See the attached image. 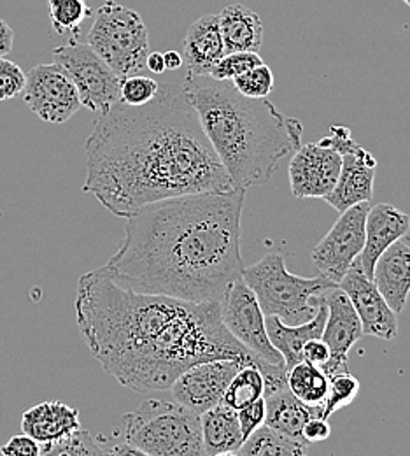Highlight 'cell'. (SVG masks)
I'll return each mask as SVG.
<instances>
[{
    "mask_svg": "<svg viewBox=\"0 0 410 456\" xmlns=\"http://www.w3.org/2000/svg\"><path fill=\"white\" fill-rule=\"evenodd\" d=\"M27 74L21 67L7 58H0V102L11 101L23 92Z\"/></svg>",
    "mask_w": 410,
    "mask_h": 456,
    "instance_id": "cell-34",
    "label": "cell"
},
{
    "mask_svg": "<svg viewBox=\"0 0 410 456\" xmlns=\"http://www.w3.org/2000/svg\"><path fill=\"white\" fill-rule=\"evenodd\" d=\"M220 30L227 53H258L263 45L261 18L242 4H232L220 14Z\"/></svg>",
    "mask_w": 410,
    "mask_h": 456,
    "instance_id": "cell-22",
    "label": "cell"
},
{
    "mask_svg": "<svg viewBox=\"0 0 410 456\" xmlns=\"http://www.w3.org/2000/svg\"><path fill=\"white\" fill-rule=\"evenodd\" d=\"M213 456H238V453H234V452H227V453H218V455Z\"/></svg>",
    "mask_w": 410,
    "mask_h": 456,
    "instance_id": "cell-44",
    "label": "cell"
},
{
    "mask_svg": "<svg viewBox=\"0 0 410 456\" xmlns=\"http://www.w3.org/2000/svg\"><path fill=\"white\" fill-rule=\"evenodd\" d=\"M160 83L153 77L137 74L121 79V90H119V102L126 106H144L155 99L158 94Z\"/></svg>",
    "mask_w": 410,
    "mask_h": 456,
    "instance_id": "cell-32",
    "label": "cell"
},
{
    "mask_svg": "<svg viewBox=\"0 0 410 456\" xmlns=\"http://www.w3.org/2000/svg\"><path fill=\"white\" fill-rule=\"evenodd\" d=\"M220 311L221 322L235 341L240 342L260 360L285 367V358L269 339L265 325L267 316L263 314L256 295L242 278L229 286L220 300Z\"/></svg>",
    "mask_w": 410,
    "mask_h": 456,
    "instance_id": "cell-9",
    "label": "cell"
},
{
    "mask_svg": "<svg viewBox=\"0 0 410 456\" xmlns=\"http://www.w3.org/2000/svg\"><path fill=\"white\" fill-rule=\"evenodd\" d=\"M328 316L321 339L330 347L334 360H348V353L363 338V327L350 297L339 285L323 293Z\"/></svg>",
    "mask_w": 410,
    "mask_h": 456,
    "instance_id": "cell-17",
    "label": "cell"
},
{
    "mask_svg": "<svg viewBox=\"0 0 410 456\" xmlns=\"http://www.w3.org/2000/svg\"><path fill=\"white\" fill-rule=\"evenodd\" d=\"M319 144L326 146V148H332L341 155H346L348 151H351L358 146L356 141L352 139L351 130L344 125H332L330 126V135L323 137L319 141Z\"/></svg>",
    "mask_w": 410,
    "mask_h": 456,
    "instance_id": "cell-36",
    "label": "cell"
},
{
    "mask_svg": "<svg viewBox=\"0 0 410 456\" xmlns=\"http://www.w3.org/2000/svg\"><path fill=\"white\" fill-rule=\"evenodd\" d=\"M325 372L328 376V395L323 403V419H328L334 412L354 402L359 394V381L350 372L348 363H341Z\"/></svg>",
    "mask_w": 410,
    "mask_h": 456,
    "instance_id": "cell-28",
    "label": "cell"
},
{
    "mask_svg": "<svg viewBox=\"0 0 410 456\" xmlns=\"http://www.w3.org/2000/svg\"><path fill=\"white\" fill-rule=\"evenodd\" d=\"M235 190L263 186L301 146L303 126L267 99H247L232 81L186 74L181 85Z\"/></svg>",
    "mask_w": 410,
    "mask_h": 456,
    "instance_id": "cell-4",
    "label": "cell"
},
{
    "mask_svg": "<svg viewBox=\"0 0 410 456\" xmlns=\"http://www.w3.org/2000/svg\"><path fill=\"white\" fill-rule=\"evenodd\" d=\"M286 385L296 399L323 411V403L328 395V376L321 367L301 360L288 370Z\"/></svg>",
    "mask_w": 410,
    "mask_h": 456,
    "instance_id": "cell-25",
    "label": "cell"
},
{
    "mask_svg": "<svg viewBox=\"0 0 410 456\" xmlns=\"http://www.w3.org/2000/svg\"><path fill=\"white\" fill-rule=\"evenodd\" d=\"M326 316H328V309H326L325 297L321 295L318 313L307 323L286 325L276 316H267L265 318L269 339L274 344V347L281 353V356L285 358L286 370H290L292 367L303 360L301 351H303V346L307 342L312 341V339H321L323 330H325V323H326Z\"/></svg>",
    "mask_w": 410,
    "mask_h": 456,
    "instance_id": "cell-21",
    "label": "cell"
},
{
    "mask_svg": "<svg viewBox=\"0 0 410 456\" xmlns=\"http://www.w3.org/2000/svg\"><path fill=\"white\" fill-rule=\"evenodd\" d=\"M50 21L60 36L77 37L81 25L92 16L86 0H50Z\"/></svg>",
    "mask_w": 410,
    "mask_h": 456,
    "instance_id": "cell-29",
    "label": "cell"
},
{
    "mask_svg": "<svg viewBox=\"0 0 410 456\" xmlns=\"http://www.w3.org/2000/svg\"><path fill=\"white\" fill-rule=\"evenodd\" d=\"M410 230V216L391 204L370 208L365 220V246L359 264L366 278L372 280L379 256L397 240H402Z\"/></svg>",
    "mask_w": 410,
    "mask_h": 456,
    "instance_id": "cell-16",
    "label": "cell"
},
{
    "mask_svg": "<svg viewBox=\"0 0 410 456\" xmlns=\"http://www.w3.org/2000/svg\"><path fill=\"white\" fill-rule=\"evenodd\" d=\"M12 41H14L12 28L0 18V58L9 55V52L12 50Z\"/></svg>",
    "mask_w": 410,
    "mask_h": 456,
    "instance_id": "cell-40",
    "label": "cell"
},
{
    "mask_svg": "<svg viewBox=\"0 0 410 456\" xmlns=\"http://www.w3.org/2000/svg\"><path fill=\"white\" fill-rule=\"evenodd\" d=\"M164 58H165L167 70H177L179 67H182V55L177 52H167L164 53Z\"/></svg>",
    "mask_w": 410,
    "mask_h": 456,
    "instance_id": "cell-43",
    "label": "cell"
},
{
    "mask_svg": "<svg viewBox=\"0 0 410 456\" xmlns=\"http://www.w3.org/2000/svg\"><path fill=\"white\" fill-rule=\"evenodd\" d=\"M332 436V428L328 425V419L323 418H312L305 423L303 432H301V439L307 444H314V443H323Z\"/></svg>",
    "mask_w": 410,
    "mask_h": 456,
    "instance_id": "cell-39",
    "label": "cell"
},
{
    "mask_svg": "<svg viewBox=\"0 0 410 456\" xmlns=\"http://www.w3.org/2000/svg\"><path fill=\"white\" fill-rule=\"evenodd\" d=\"M2 456H41V444L27 434L12 436L2 448Z\"/></svg>",
    "mask_w": 410,
    "mask_h": 456,
    "instance_id": "cell-37",
    "label": "cell"
},
{
    "mask_svg": "<svg viewBox=\"0 0 410 456\" xmlns=\"http://www.w3.org/2000/svg\"><path fill=\"white\" fill-rule=\"evenodd\" d=\"M404 2H406V4H407V5L410 7V0H404Z\"/></svg>",
    "mask_w": 410,
    "mask_h": 456,
    "instance_id": "cell-45",
    "label": "cell"
},
{
    "mask_svg": "<svg viewBox=\"0 0 410 456\" xmlns=\"http://www.w3.org/2000/svg\"><path fill=\"white\" fill-rule=\"evenodd\" d=\"M301 354H303V360H305V362H309V363H312V365H316V367H321V369H323V367L330 362V358H332L330 347L326 346V342L323 341V339H312V341L307 342V344L303 346Z\"/></svg>",
    "mask_w": 410,
    "mask_h": 456,
    "instance_id": "cell-38",
    "label": "cell"
},
{
    "mask_svg": "<svg viewBox=\"0 0 410 456\" xmlns=\"http://www.w3.org/2000/svg\"><path fill=\"white\" fill-rule=\"evenodd\" d=\"M41 456H106V452L90 432L79 428L55 443L41 444Z\"/></svg>",
    "mask_w": 410,
    "mask_h": 456,
    "instance_id": "cell-30",
    "label": "cell"
},
{
    "mask_svg": "<svg viewBox=\"0 0 410 456\" xmlns=\"http://www.w3.org/2000/svg\"><path fill=\"white\" fill-rule=\"evenodd\" d=\"M106 456H151L148 455L146 452H142V450H139V448H135V446H132V444H128V443H123V444H117V446H113Z\"/></svg>",
    "mask_w": 410,
    "mask_h": 456,
    "instance_id": "cell-41",
    "label": "cell"
},
{
    "mask_svg": "<svg viewBox=\"0 0 410 456\" xmlns=\"http://www.w3.org/2000/svg\"><path fill=\"white\" fill-rule=\"evenodd\" d=\"M227 55L218 14H205L189 25L182 43V63L195 76H209Z\"/></svg>",
    "mask_w": 410,
    "mask_h": 456,
    "instance_id": "cell-18",
    "label": "cell"
},
{
    "mask_svg": "<svg viewBox=\"0 0 410 456\" xmlns=\"http://www.w3.org/2000/svg\"><path fill=\"white\" fill-rule=\"evenodd\" d=\"M238 416V425L242 430V437L244 441L260 427L265 425V416H267V405L265 399L254 400L251 403H247L245 407H242L240 411H237Z\"/></svg>",
    "mask_w": 410,
    "mask_h": 456,
    "instance_id": "cell-35",
    "label": "cell"
},
{
    "mask_svg": "<svg viewBox=\"0 0 410 456\" xmlns=\"http://www.w3.org/2000/svg\"><path fill=\"white\" fill-rule=\"evenodd\" d=\"M81 428L79 411L60 402H41L21 416V430L39 444L55 443Z\"/></svg>",
    "mask_w": 410,
    "mask_h": 456,
    "instance_id": "cell-20",
    "label": "cell"
},
{
    "mask_svg": "<svg viewBox=\"0 0 410 456\" xmlns=\"http://www.w3.org/2000/svg\"><path fill=\"white\" fill-rule=\"evenodd\" d=\"M374 283L388 305L400 314L410 295V246L404 240L391 244L375 262Z\"/></svg>",
    "mask_w": 410,
    "mask_h": 456,
    "instance_id": "cell-19",
    "label": "cell"
},
{
    "mask_svg": "<svg viewBox=\"0 0 410 456\" xmlns=\"http://www.w3.org/2000/svg\"><path fill=\"white\" fill-rule=\"evenodd\" d=\"M77 329L92 356L119 385L139 392L171 390L191 365L242 360L265 369L221 322L220 302H188L139 293L102 269L77 281Z\"/></svg>",
    "mask_w": 410,
    "mask_h": 456,
    "instance_id": "cell-1",
    "label": "cell"
},
{
    "mask_svg": "<svg viewBox=\"0 0 410 456\" xmlns=\"http://www.w3.org/2000/svg\"><path fill=\"white\" fill-rule=\"evenodd\" d=\"M263 394H265V379L261 370L256 365L244 363L235 374L234 379L230 381L221 403L234 411H240L247 403L261 399Z\"/></svg>",
    "mask_w": 410,
    "mask_h": 456,
    "instance_id": "cell-27",
    "label": "cell"
},
{
    "mask_svg": "<svg viewBox=\"0 0 410 456\" xmlns=\"http://www.w3.org/2000/svg\"><path fill=\"white\" fill-rule=\"evenodd\" d=\"M88 46L102 58L121 79L137 76L146 69L149 32L137 11L106 0L88 34Z\"/></svg>",
    "mask_w": 410,
    "mask_h": 456,
    "instance_id": "cell-7",
    "label": "cell"
},
{
    "mask_svg": "<svg viewBox=\"0 0 410 456\" xmlns=\"http://www.w3.org/2000/svg\"><path fill=\"white\" fill-rule=\"evenodd\" d=\"M202 441L207 456L234 452L238 453L244 444L237 411L218 403L216 407L200 414Z\"/></svg>",
    "mask_w": 410,
    "mask_h": 456,
    "instance_id": "cell-24",
    "label": "cell"
},
{
    "mask_svg": "<svg viewBox=\"0 0 410 456\" xmlns=\"http://www.w3.org/2000/svg\"><path fill=\"white\" fill-rule=\"evenodd\" d=\"M121 421L126 443L148 455L207 456L200 416L176 400H146Z\"/></svg>",
    "mask_w": 410,
    "mask_h": 456,
    "instance_id": "cell-5",
    "label": "cell"
},
{
    "mask_svg": "<svg viewBox=\"0 0 410 456\" xmlns=\"http://www.w3.org/2000/svg\"><path fill=\"white\" fill-rule=\"evenodd\" d=\"M242 280L253 289L265 316H276L286 325L310 322L319 307L321 295L335 283L325 276L300 278L288 273L279 253H269L258 264L244 267Z\"/></svg>",
    "mask_w": 410,
    "mask_h": 456,
    "instance_id": "cell-6",
    "label": "cell"
},
{
    "mask_svg": "<svg viewBox=\"0 0 410 456\" xmlns=\"http://www.w3.org/2000/svg\"><path fill=\"white\" fill-rule=\"evenodd\" d=\"M238 456H309L307 443L288 437L263 425L240 446Z\"/></svg>",
    "mask_w": 410,
    "mask_h": 456,
    "instance_id": "cell-26",
    "label": "cell"
},
{
    "mask_svg": "<svg viewBox=\"0 0 410 456\" xmlns=\"http://www.w3.org/2000/svg\"><path fill=\"white\" fill-rule=\"evenodd\" d=\"M342 155L332 148L301 144L290 162V186L296 199H326L337 184Z\"/></svg>",
    "mask_w": 410,
    "mask_h": 456,
    "instance_id": "cell-13",
    "label": "cell"
},
{
    "mask_svg": "<svg viewBox=\"0 0 410 456\" xmlns=\"http://www.w3.org/2000/svg\"><path fill=\"white\" fill-rule=\"evenodd\" d=\"M235 90L247 99H267L274 92V74L261 63L232 79Z\"/></svg>",
    "mask_w": 410,
    "mask_h": 456,
    "instance_id": "cell-31",
    "label": "cell"
},
{
    "mask_svg": "<svg viewBox=\"0 0 410 456\" xmlns=\"http://www.w3.org/2000/svg\"><path fill=\"white\" fill-rule=\"evenodd\" d=\"M370 202L356 204L344 213L332 230L312 249V262L319 274L339 285L365 246V220Z\"/></svg>",
    "mask_w": 410,
    "mask_h": 456,
    "instance_id": "cell-10",
    "label": "cell"
},
{
    "mask_svg": "<svg viewBox=\"0 0 410 456\" xmlns=\"http://www.w3.org/2000/svg\"><path fill=\"white\" fill-rule=\"evenodd\" d=\"M245 190L193 193L144 206L126 218L125 239L100 267L139 293L220 302L242 278L240 218Z\"/></svg>",
    "mask_w": 410,
    "mask_h": 456,
    "instance_id": "cell-3",
    "label": "cell"
},
{
    "mask_svg": "<svg viewBox=\"0 0 410 456\" xmlns=\"http://www.w3.org/2000/svg\"><path fill=\"white\" fill-rule=\"evenodd\" d=\"M244 363L242 360H211L191 365L171 387L173 397L200 416L221 403L230 381Z\"/></svg>",
    "mask_w": 410,
    "mask_h": 456,
    "instance_id": "cell-12",
    "label": "cell"
},
{
    "mask_svg": "<svg viewBox=\"0 0 410 456\" xmlns=\"http://www.w3.org/2000/svg\"><path fill=\"white\" fill-rule=\"evenodd\" d=\"M23 101L30 111L46 123H65L79 111L76 85L59 63L36 65L27 74Z\"/></svg>",
    "mask_w": 410,
    "mask_h": 456,
    "instance_id": "cell-11",
    "label": "cell"
},
{
    "mask_svg": "<svg viewBox=\"0 0 410 456\" xmlns=\"http://www.w3.org/2000/svg\"><path fill=\"white\" fill-rule=\"evenodd\" d=\"M146 69L151 70L153 74H164L167 70L164 53H149L146 58Z\"/></svg>",
    "mask_w": 410,
    "mask_h": 456,
    "instance_id": "cell-42",
    "label": "cell"
},
{
    "mask_svg": "<svg viewBox=\"0 0 410 456\" xmlns=\"http://www.w3.org/2000/svg\"><path fill=\"white\" fill-rule=\"evenodd\" d=\"M261 63H265V61L258 53H249V52L227 53L214 65V69L209 76L218 81H232L237 76H240Z\"/></svg>",
    "mask_w": 410,
    "mask_h": 456,
    "instance_id": "cell-33",
    "label": "cell"
},
{
    "mask_svg": "<svg viewBox=\"0 0 410 456\" xmlns=\"http://www.w3.org/2000/svg\"><path fill=\"white\" fill-rule=\"evenodd\" d=\"M377 160L361 146L342 155V169L332 193L325 199L334 209L344 213L356 204L370 202L374 197Z\"/></svg>",
    "mask_w": 410,
    "mask_h": 456,
    "instance_id": "cell-15",
    "label": "cell"
},
{
    "mask_svg": "<svg viewBox=\"0 0 410 456\" xmlns=\"http://www.w3.org/2000/svg\"><path fill=\"white\" fill-rule=\"evenodd\" d=\"M339 288L350 297L352 307L359 316L363 336H372L384 341H393L398 336V314L388 305L374 280L366 278L359 258L341 280Z\"/></svg>",
    "mask_w": 410,
    "mask_h": 456,
    "instance_id": "cell-14",
    "label": "cell"
},
{
    "mask_svg": "<svg viewBox=\"0 0 410 456\" xmlns=\"http://www.w3.org/2000/svg\"><path fill=\"white\" fill-rule=\"evenodd\" d=\"M53 58L76 85L81 106L102 114L119 102L121 77L88 45L70 41L55 48Z\"/></svg>",
    "mask_w": 410,
    "mask_h": 456,
    "instance_id": "cell-8",
    "label": "cell"
},
{
    "mask_svg": "<svg viewBox=\"0 0 410 456\" xmlns=\"http://www.w3.org/2000/svg\"><path fill=\"white\" fill-rule=\"evenodd\" d=\"M84 151L83 191L117 218L167 199L235 190L197 110L174 83H160L144 106L117 102L100 114Z\"/></svg>",
    "mask_w": 410,
    "mask_h": 456,
    "instance_id": "cell-2",
    "label": "cell"
},
{
    "mask_svg": "<svg viewBox=\"0 0 410 456\" xmlns=\"http://www.w3.org/2000/svg\"><path fill=\"white\" fill-rule=\"evenodd\" d=\"M263 399L267 405L265 425L279 434H285L298 441H303L301 432L305 423L312 418H321L323 414L321 409L310 407L301 400L296 399L290 392L288 385L265 395Z\"/></svg>",
    "mask_w": 410,
    "mask_h": 456,
    "instance_id": "cell-23",
    "label": "cell"
}]
</instances>
